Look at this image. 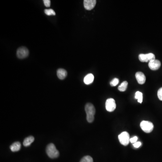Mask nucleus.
<instances>
[{
    "label": "nucleus",
    "instance_id": "nucleus-1",
    "mask_svg": "<svg viewBox=\"0 0 162 162\" xmlns=\"http://www.w3.org/2000/svg\"><path fill=\"white\" fill-rule=\"evenodd\" d=\"M86 119L88 122L91 123L94 120V116L95 113V109L94 106L90 103H88L86 105Z\"/></svg>",
    "mask_w": 162,
    "mask_h": 162
},
{
    "label": "nucleus",
    "instance_id": "nucleus-2",
    "mask_svg": "<svg viewBox=\"0 0 162 162\" xmlns=\"http://www.w3.org/2000/svg\"><path fill=\"white\" fill-rule=\"evenodd\" d=\"M46 152L47 155L51 159H56L60 155L59 151L57 150L54 144L50 143L46 147Z\"/></svg>",
    "mask_w": 162,
    "mask_h": 162
},
{
    "label": "nucleus",
    "instance_id": "nucleus-3",
    "mask_svg": "<svg viewBox=\"0 0 162 162\" xmlns=\"http://www.w3.org/2000/svg\"><path fill=\"white\" fill-rule=\"evenodd\" d=\"M142 129L146 133H150L153 130L154 125L150 121H142L140 124Z\"/></svg>",
    "mask_w": 162,
    "mask_h": 162
},
{
    "label": "nucleus",
    "instance_id": "nucleus-4",
    "mask_svg": "<svg viewBox=\"0 0 162 162\" xmlns=\"http://www.w3.org/2000/svg\"><path fill=\"white\" fill-rule=\"evenodd\" d=\"M118 139L122 145L127 146L129 144L130 142L129 134L127 131H123L118 135Z\"/></svg>",
    "mask_w": 162,
    "mask_h": 162
},
{
    "label": "nucleus",
    "instance_id": "nucleus-5",
    "mask_svg": "<svg viewBox=\"0 0 162 162\" xmlns=\"http://www.w3.org/2000/svg\"><path fill=\"white\" fill-rule=\"evenodd\" d=\"M139 59L142 62H147L155 60V56L154 54L151 53L147 54H141L139 55Z\"/></svg>",
    "mask_w": 162,
    "mask_h": 162
},
{
    "label": "nucleus",
    "instance_id": "nucleus-6",
    "mask_svg": "<svg viewBox=\"0 0 162 162\" xmlns=\"http://www.w3.org/2000/svg\"><path fill=\"white\" fill-rule=\"evenodd\" d=\"M16 54L17 57L20 59L25 58L29 56V50L25 46H22L17 50Z\"/></svg>",
    "mask_w": 162,
    "mask_h": 162
},
{
    "label": "nucleus",
    "instance_id": "nucleus-7",
    "mask_svg": "<svg viewBox=\"0 0 162 162\" xmlns=\"http://www.w3.org/2000/svg\"><path fill=\"white\" fill-rule=\"evenodd\" d=\"M106 108L107 110L109 112L114 111L116 108L115 100L113 98L108 99L106 101Z\"/></svg>",
    "mask_w": 162,
    "mask_h": 162
},
{
    "label": "nucleus",
    "instance_id": "nucleus-8",
    "mask_svg": "<svg viewBox=\"0 0 162 162\" xmlns=\"http://www.w3.org/2000/svg\"><path fill=\"white\" fill-rule=\"evenodd\" d=\"M97 3L95 0H84L83 1L84 7L86 10H90L94 8Z\"/></svg>",
    "mask_w": 162,
    "mask_h": 162
},
{
    "label": "nucleus",
    "instance_id": "nucleus-9",
    "mask_svg": "<svg viewBox=\"0 0 162 162\" xmlns=\"http://www.w3.org/2000/svg\"><path fill=\"white\" fill-rule=\"evenodd\" d=\"M161 62L160 61L158 60H155L153 61L149 62V68L150 69L152 70H157L159 69L161 67Z\"/></svg>",
    "mask_w": 162,
    "mask_h": 162
},
{
    "label": "nucleus",
    "instance_id": "nucleus-10",
    "mask_svg": "<svg viewBox=\"0 0 162 162\" xmlns=\"http://www.w3.org/2000/svg\"><path fill=\"white\" fill-rule=\"evenodd\" d=\"M135 78L137 79L138 83L139 84H144L146 82V77L145 74L141 72H137L135 74Z\"/></svg>",
    "mask_w": 162,
    "mask_h": 162
},
{
    "label": "nucleus",
    "instance_id": "nucleus-11",
    "mask_svg": "<svg viewBox=\"0 0 162 162\" xmlns=\"http://www.w3.org/2000/svg\"><path fill=\"white\" fill-rule=\"evenodd\" d=\"M57 75L59 79L63 80L67 76V72L64 69H59L57 71Z\"/></svg>",
    "mask_w": 162,
    "mask_h": 162
},
{
    "label": "nucleus",
    "instance_id": "nucleus-12",
    "mask_svg": "<svg viewBox=\"0 0 162 162\" xmlns=\"http://www.w3.org/2000/svg\"><path fill=\"white\" fill-rule=\"evenodd\" d=\"M94 77L91 74H89L85 77L84 78V82L86 85H89L93 82Z\"/></svg>",
    "mask_w": 162,
    "mask_h": 162
},
{
    "label": "nucleus",
    "instance_id": "nucleus-13",
    "mask_svg": "<svg viewBox=\"0 0 162 162\" xmlns=\"http://www.w3.org/2000/svg\"><path fill=\"white\" fill-rule=\"evenodd\" d=\"M10 149L12 152H17L21 149V144L20 142H15L10 146Z\"/></svg>",
    "mask_w": 162,
    "mask_h": 162
},
{
    "label": "nucleus",
    "instance_id": "nucleus-14",
    "mask_svg": "<svg viewBox=\"0 0 162 162\" xmlns=\"http://www.w3.org/2000/svg\"><path fill=\"white\" fill-rule=\"evenodd\" d=\"M34 138L33 136H29L25 139L23 142V145L25 146L28 147L30 146L31 144L34 142Z\"/></svg>",
    "mask_w": 162,
    "mask_h": 162
},
{
    "label": "nucleus",
    "instance_id": "nucleus-15",
    "mask_svg": "<svg viewBox=\"0 0 162 162\" xmlns=\"http://www.w3.org/2000/svg\"><path fill=\"white\" fill-rule=\"evenodd\" d=\"M128 86V82L127 81H124L120 84L118 87V89L120 91H125L126 90Z\"/></svg>",
    "mask_w": 162,
    "mask_h": 162
},
{
    "label": "nucleus",
    "instance_id": "nucleus-16",
    "mask_svg": "<svg viewBox=\"0 0 162 162\" xmlns=\"http://www.w3.org/2000/svg\"><path fill=\"white\" fill-rule=\"evenodd\" d=\"M135 98L137 99L139 103H142L143 101L142 93L140 91H137L135 94Z\"/></svg>",
    "mask_w": 162,
    "mask_h": 162
},
{
    "label": "nucleus",
    "instance_id": "nucleus-17",
    "mask_svg": "<svg viewBox=\"0 0 162 162\" xmlns=\"http://www.w3.org/2000/svg\"><path fill=\"white\" fill-rule=\"evenodd\" d=\"M80 162H93V160L92 157L90 156H85L81 159Z\"/></svg>",
    "mask_w": 162,
    "mask_h": 162
},
{
    "label": "nucleus",
    "instance_id": "nucleus-18",
    "mask_svg": "<svg viewBox=\"0 0 162 162\" xmlns=\"http://www.w3.org/2000/svg\"><path fill=\"white\" fill-rule=\"evenodd\" d=\"M45 13L47 15V16H55L56 15V13L54 12V10L51 9H45L44 10Z\"/></svg>",
    "mask_w": 162,
    "mask_h": 162
},
{
    "label": "nucleus",
    "instance_id": "nucleus-19",
    "mask_svg": "<svg viewBox=\"0 0 162 162\" xmlns=\"http://www.w3.org/2000/svg\"><path fill=\"white\" fill-rule=\"evenodd\" d=\"M119 82V79L118 78H115L111 81V82H110V85L112 86H116L117 84Z\"/></svg>",
    "mask_w": 162,
    "mask_h": 162
},
{
    "label": "nucleus",
    "instance_id": "nucleus-20",
    "mask_svg": "<svg viewBox=\"0 0 162 162\" xmlns=\"http://www.w3.org/2000/svg\"><path fill=\"white\" fill-rule=\"evenodd\" d=\"M158 97L160 101H162V87L160 88L158 91Z\"/></svg>",
    "mask_w": 162,
    "mask_h": 162
},
{
    "label": "nucleus",
    "instance_id": "nucleus-21",
    "mask_svg": "<svg viewBox=\"0 0 162 162\" xmlns=\"http://www.w3.org/2000/svg\"><path fill=\"white\" fill-rule=\"evenodd\" d=\"M43 3L46 7H49L50 5V0H44Z\"/></svg>",
    "mask_w": 162,
    "mask_h": 162
},
{
    "label": "nucleus",
    "instance_id": "nucleus-22",
    "mask_svg": "<svg viewBox=\"0 0 162 162\" xmlns=\"http://www.w3.org/2000/svg\"><path fill=\"white\" fill-rule=\"evenodd\" d=\"M138 137L136 136L135 137H133L131 138L130 139V142L131 143H135L137 142V141Z\"/></svg>",
    "mask_w": 162,
    "mask_h": 162
},
{
    "label": "nucleus",
    "instance_id": "nucleus-23",
    "mask_svg": "<svg viewBox=\"0 0 162 162\" xmlns=\"http://www.w3.org/2000/svg\"><path fill=\"white\" fill-rule=\"evenodd\" d=\"M133 145L134 147H135V148H139L142 145V143L141 142H136L134 143Z\"/></svg>",
    "mask_w": 162,
    "mask_h": 162
}]
</instances>
